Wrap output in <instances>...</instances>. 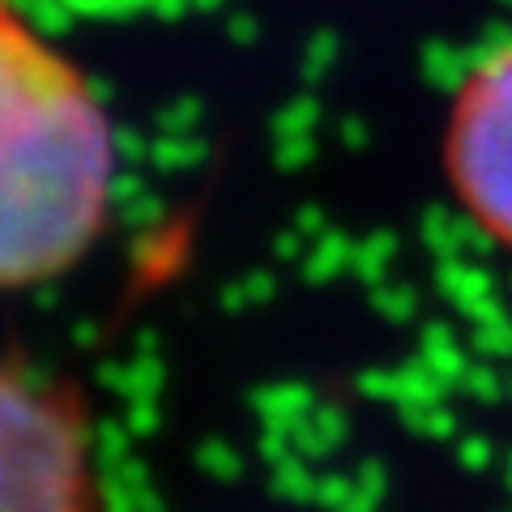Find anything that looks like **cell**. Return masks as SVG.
Segmentation results:
<instances>
[{
	"label": "cell",
	"instance_id": "1",
	"mask_svg": "<svg viewBox=\"0 0 512 512\" xmlns=\"http://www.w3.org/2000/svg\"><path fill=\"white\" fill-rule=\"evenodd\" d=\"M116 180L99 86L22 0H0V295L73 274L111 227Z\"/></svg>",
	"mask_w": 512,
	"mask_h": 512
},
{
	"label": "cell",
	"instance_id": "3",
	"mask_svg": "<svg viewBox=\"0 0 512 512\" xmlns=\"http://www.w3.org/2000/svg\"><path fill=\"white\" fill-rule=\"evenodd\" d=\"M444 175L466 218L512 252V43L457 86L444 124Z\"/></svg>",
	"mask_w": 512,
	"mask_h": 512
},
{
	"label": "cell",
	"instance_id": "2",
	"mask_svg": "<svg viewBox=\"0 0 512 512\" xmlns=\"http://www.w3.org/2000/svg\"><path fill=\"white\" fill-rule=\"evenodd\" d=\"M0 512H107L82 389L18 355H0Z\"/></svg>",
	"mask_w": 512,
	"mask_h": 512
}]
</instances>
